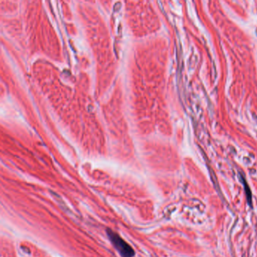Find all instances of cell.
Listing matches in <instances>:
<instances>
[{
  "label": "cell",
  "instance_id": "6da1fadb",
  "mask_svg": "<svg viewBox=\"0 0 257 257\" xmlns=\"http://www.w3.org/2000/svg\"><path fill=\"white\" fill-rule=\"evenodd\" d=\"M106 234L108 235L109 239L114 246V247L117 249L121 257H134L135 252L133 247L127 243L125 240L121 238L119 234L110 229H106Z\"/></svg>",
  "mask_w": 257,
  "mask_h": 257
},
{
  "label": "cell",
  "instance_id": "7a4b0ae2",
  "mask_svg": "<svg viewBox=\"0 0 257 257\" xmlns=\"http://www.w3.org/2000/svg\"><path fill=\"white\" fill-rule=\"evenodd\" d=\"M243 183H244V189H245V192H246V195H247V201H248L249 204H252V199H251V192L250 190H249V188L248 187V186H247V183L246 182L245 180L243 181Z\"/></svg>",
  "mask_w": 257,
  "mask_h": 257
}]
</instances>
